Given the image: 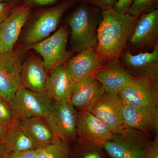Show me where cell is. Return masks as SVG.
<instances>
[{"label":"cell","instance_id":"6da1fadb","mask_svg":"<svg viewBox=\"0 0 158 158\" xmlns=\"http://www.w3.org/2000/svg\"><path fill=\"white\" fill-rule=\"evenodd\" d=\"M138 18L119 14L113 9L102 12L94 48L104 66L119 61L126 50Z\"/></svg>","mask_w":158,"mask_h":158},{"label":"cell","instance_id":"7a4b0ae2","mask_svg":"<svg viewBox=\"0 0 158 158\" xmlns=\"http://www.w3.org/2000/svg\"><path fill=\"white\" fill-rule=\"evenodd\" d=\"M67 22L71 30L73 49L82 52L96 47L98 29L102 19V10L98 7L81 0L71 9Z\"/></svg>","mask_w":158,"mask_h":158},{"label":"cell","instance_id":"3957f363","mask_svg":"<svg viewBox=\"0 0 158 158\" xmlns=\"http://www.w3.org/2000/svg\"><path fill=\"white\" fill-rule=\"evenodd\" d=\"M81 0H62L50 6L40 7L31 13L20 46L25 49L46 39L56 31L60 20Z\"/></svg>","mask_w":158,"mask_h":158},{"label":"cell","instance_id":"277c9868","mask_svg":"<svg viewBox=\"0 0 158 158\" xmlns=\"http://www.w3.org/2000/svg\"><path fill=\"white\" fill-rule=\"evenodd\" d=\"M85 110L93 114L113 134H122L126 131L123 102L118 94L105 91Z\"/></svg>","mask_w":158,"mask_h":158},{"label":"cell","instance_id":"5b68a950","mask_svg":"<svg viewBox=\"0 0 158 158\" xmlns=\"http://www.w3.org/2000/svg\"><path fill=\"white\" fill-rule=\"evenodd\" d=\"M53 100L44 93H38L22 86L10 103L17 120L32 117L47 118L52 110Z\"/></svg>","mask_w":158,"mask_h":158},{"label":"cell","instance_id":"8992f818","mask_svg":"<svg viewBox=\"0 0 158 158\" xmlns=\"http://www.w3.org/2000/svg\"><path fill=\"white\" fill-rule=\"evenodd\" d=\"M25 51L13 50L0 57V97L10 103L22 86L21 72Z\"/></svg>","mask_w":158,"mask_h":158},{"label":"cell","instance_id":"52a82bcc","mask_svg":"<svg viewBox=\"0 0 158 158\" xmlns=\"http://www.w3.org/2000/svg\"><path fill=\"white\" fill-rule=\"evenodd\" d=\"M69 32L62 27L51 37L33 44L27 49H33L42 57L43 62L48 73L64 64L70 56L67 50Z\"/></svg>","mask_w":158,"mask_h":158},{"label":"cell","instance_id":"ba28073f","mask_svg":"<svg viewBox=\"0 0 158 158\" xmlns=\"http://www.w3.org/2000/svg\"><path fill=\"white\" fill-rule=\"evenodd\" d=\"M158 46V9L138 18L128 45L132 54L150 52Z\"/></svg>","mask_w":158,"mask_h":158},{"label":"cell","instance_id":"9c48e42d","mask_svg":"<svg viewBox=\"0 0 158 158\" xmlns=\"http://www.w3.org/2000/svg\"><path fill=\"white\" fill-rule=\"evenodd\" d=\"M158 82L135 78L118 92L123 101L141 109L158 110Z\"/></svg>","mask_w":158,"mask_h":158},{"label":"cell","instance_id":"30bf717a","mask_svg":"<svg viewBox=\"0 0 158 158\" xmlns=\"http://www.w3.org/2000/svg\"><path fill=\"white\" fill-rule=\"evenodd\" d=\"M78 117L75 108L69 102L53 101L47 119L58 141L66 143L77 135Z\"/></svg>","mask_w":158,"mask_h":158},{"label":"cell","instance_id":"8fae6325","mask_svg":"<svg viewBox=\"0 0 158 158\" xmlns=\"http://www.w3.org/2000/svg\"><path fill=\"white\" fill-rule=\"evenodd\" d=\"M34 7L29 4L17 5L0 24V53L5 54L14 50L23 27L27 23Z\"/></svg>","mask_w":158,"mask_h":158},{"label":"cell","instance_id":"7c38bea8","mask_svg":"<svg viewBox=\"0 0 158 158\" xmlns=\"http://www.w3.org/2000/svg\"><path fill=\"white\" fill-rule=\"evenodd\" d=\"M119 61L125 70L135 77L158 82V46L150 52L135 54L127 49Z\"/></svg>","mask_w":158,"mask_h":158},{"label":"cell","instance_id":"4fadbf2b","mask_svg":"<svg viewBox=\"0 0 158 158\" xmlns=\"http://www.w3.org/2000/svg\"><path fill=\"white\" fill-rule=\"evenodd\" d=\"M76 134L82 141L97 147H103L113 135L104 123L86 110L78 117Z\"/></svg>","mask_w":158,"mask_h":158},{"label":"cell","instance_id":"5bb4252c","mask_svg":"<svg viewBox=\"0 0 158 158\" xmlns=\"http://www.w3.org/2000/svg\"><path fill=\"white\" fill-rule=\"evenodd\" d=\"M65 66L74 81L94 76L104 67L93 48L80 52L69 59Z\"/></svg>","mask_w":158,"mask_h":158},{"label":"cell","instance_id":"9a60e30c","mask_svg":"<svg viewBox=\"0 0 158 158\" xmlns=\"http://www.w3.org/2000/svg\"><path fill=\"white\" fill-rule=\"evenodd\" d=\"M105 91L101 83L94 76L74 83L69 102L75 108L85 110Z\"/></svg>","mask_w":158,"mask_h":158},{"label":"cell","instance_id":"2e32d148","mask_svg":"<svg viewBox=\"0 0 158 158\" xmlns=\"http://www.w3.org/2000/svg\"><path fill=\"white\" fill-rule=\"evenodd\" d=\"M74 81L64 64L50 73L45 85V93L53 101L69 102Z\"/></svg>","mask_w":158,"mask_h":158},{"label":"cell","instance_id":"e0dca14e","mask_svg":"<svg viewBox=\"0 0 158 158\" xmlns=\"http://www.w3.org/2000/svg\"><path fill=\"white\" fill-rule=\"evenodd\" d=\"M123 102V116L127 128L145 133L156 132L158 127V110L133 106Z\"/></svg>","mask_w":158,"mask_h":158},{"label":"cell","instance_id":"ac0fdd59","mask_svg":"<svg viewBox=\"0 0 158 158\" xmlns=\"http://www.w3.org/2000/svg\"><path fill=\"white\" fill-rule=\"evenodd\" d=\"M94 77L101 83L105 91L117 94L135 78L125 70L119 61L106 65Z\"/></svg>","mask_w":158,"mask_h":158},{"label":"cell","instance_id":"d6986e66","mask_svg":"<svg viewBox=\"0 0 158 158\" xmlns=\"http://www.w3.org/2000/svg\"><path fill=\"white\" fill-rule=\"evenodd\" d=\"M48 73L42 60L34 56L23 63L21 78L22 86L38 93L45 92Z\"/></svg>","mask_w":158,"mask_h":158},{"label":"cell","instance_id":"ffe728a7","mask_svg":"<svg viewBox=\"0 0 158 158\" xmlns=\"http://www.w3.org/2000/svg\"><path fill=\"white\" fill-rule=\"evenodd\" d=\"M113 158H144L145 149L139 142L122 134H113L103 146Z\"/></svg>","mask_w":158,"mask_h":158},{"label":"cell","instance_id":"44dd1931","mask_svg":"<svg viewBox=\"0 0 158 158\" xmlns=\"http://www.w3.org/2000/svg\"><path fill=\"white\" fill-rule=\"evenodd\" d=\"M1 142L10 153L38 148L34 139L20 120H16L7 128L6 135Z\"/></svg>","mask_w":158,"mask_h":158},{"label":"cell","instance_id":"7402d4cb","mask_svg":"<svg viewBox=\"0 0 158 158\" xmlns=\"http://www.w3.org/2000/svg\"><path fill=\"white\" fill-rule=\"evenodd\" d=\"M21 121L38 148L60 142L55 137L47 118L32 117Z\"/></svg>","mask_w":158,"mask_h":158},{"label":"cell","instance_id":"603a6c76","mask_svg":"<svg viewBox=\"0 0 158 158\" xmlns=\"http://www.w3.org/2000/svg\"><path fill=\"white\" fill-rule=\"evenodd\" d=\"M64 142H57L37 148V158H68L69 150Z\"/></svg>","mask_w":158,"mask_h":158},{"label":"cell","instance_id":"cb8c5ba5","mask_svg":"<svg viewBox=\"0 0 158 158\" xmlns=\"http://www.w3.org/2000/svg\"><path fill=\"white\" fill-rule=\"evenodd\" d=\"M158 0H134L127 13L138 18L142 15L158 9Z\"/></svg>","mask_w":158,"mask_h":158},{"label":"cell","instance_id":"d4e9b609","mask_svg":"<svg viewBox=\"0 0 158 158\" xmlns=\"http://www.w3.org/2000/svg\"><path fill=\"white\" fill-rule=\"evenodd\" d=\"M16 120L10 104L0 98V124L8 128Z\"/></svg>","mask_w":158,"mask_h":158},{"label":"cell","instance_id":"484cf974","mask_svg":"<svg viewBox=\"0 0 158 158\" xmlns=\"http://www.w3.org/2000/svg\"><path fill=\"white\" fill-rule=\"evenodd\" d=\"M14 5L27 4L31 5L33 7H42L54 5L62 0H1Z\"/></svg>","mask_w":158,"mask_h":158},{"label":"cell","instance_id":"4316f807","mask_svg":"<svg viewBox=\"0 0 158 158\" xmlns=\"http://www.w3.org/2000/svg\"><path fill=\"white\" fill-rule=\"evenodd\" d=\"M88 3L98 7L103 11L113 9L117 0H85Z\"/></svg>","mask_w":158,"mask_h":158},{"label":"cell","instance_id":"83f0119b","mask_svg":"<svg viewBox=\"0 0 158 158\" xmlns=\"http://www.w3.org/2000/svg\"><path fill=\"white\" fill-rule=\"evenodd\" d=\"M16 5L0 0V24L11 13Z\"/></svg>","mask_w":158,"mask_h":158},{"label":"cell","instance_id":"f1b7e54d","mask_svg":"<svg viewBox=\"0 0 158 158\" xmlns=\"http://www.w3.org/2000/svg\"><path fill=\"white\" fill-rule=\"evenodd\" d=\"M134 0H117L113 9L119 14L127 13Z\"/></svg>","mask_w":158,"mask_h":158},{"label":"cell","instance_id":"f546056e","mask_svg":"<svg viewBox=\"0 0 158 158\" xmlns=\"http://www.w3.org/2000/svg\"><path fill=\"white\" fill-rule=\"evenodd\" d=\"M144 158H158V138H156L145 149Z\"/></svg>","mask_w":158,"mask_h":158},{"label":"cell","instance_id":"4dcf8cb0","mask_svg":"<svg viewBox=\"0 0 158 158\" xmlns=\"http://www.w3.org/2000/svg\"><path fill=\"white\" fill-rule=\"evenodd\" d=\"M9 158H37V149L21 152L11 153Z\"/></svg>","mask_w":158,"mask_h":158},{"label":"cell","instance_id":"1f68e13d","mask_svg":"<svg viewBox=\"0 0 158 158\" xmlns=\"http://www.w3.org/2000/svg\"><path fill=\"white\" fill-rule=\"evenodd\" d=\"M10 153L3 143L0 142V158H9Z\"/></svg>","mask_w":158,"mask_h":158},{"label":"cell","instance_id":"d6a6232c","mask_svg":"<svg viewBox=\"0 0 158 158\" xmlns=\"http://www.w3.org/2000/svg\"><path fill=\"white\" fill-rule=\"evenodd\" d=\"M8 128L5 127L0 124V142L2 141L4 136L6 135Z\"/></svg>","mask_w":158,"mask_h":158},{"label":"cell","instance_id":"836d02e7","mask_svg":"<svg viewBox=\"0 0 158 158\" xmlns=\"http://www.w3.org/2000/svg\"><path fill=\"white\" fill-rule=\"evenodd\" d=\"M84 158H101V157L98 153L91 152L86 155Z\"/></svg>","mask_w":158,"mask_h":158},{"label":"cell","instance_id":"e575fe53","mask_svg":"<svg viewBox=\"0 0 158 158\" xmlns=\"http://www.w3.org/2000/svg\"><path fill=\"white\" fill-rule=\"evenodd\" d=\"M1 55H2V54L0 53V57H1Z\"/></svg>","mask_w":158,"mask_h":158},{"label":"cell","instance_id":"d590c367","mask_svg":"<svg viewBox=\"0 0 158 158\" xmlns=\"http://www.w3.org/2000/svg\"><path fill=\"white\" fill-rule=\"evenodd\" d=\"M0 98H1V97H0Z\"/></svg>","mask_w":158,"mask_h":158}]
</instances>
